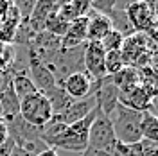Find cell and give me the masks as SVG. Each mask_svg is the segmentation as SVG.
<instances>
[{"instance_id": "obj_19", "label": "cell", "mask_w": 158, "mask_h": 156, "mask_svg": "<svg viewBox=\"0 0 158 156\" xmlns=\"http://www.w3.org/2000/svg\"><path fill=\"white\" fill-rule=\"evenodd\" d=\"M126 67L124 58L120 54V50H111L104 54V74L106 76H115Z\"/></svg>"}, {"instance_id": "obj_11", "label": "cell", "mask_w": 158, "mask_h": 156, "mask_svg": "<svg viewBox=\"0 0 158 156\" xmlns=\"http://www.w3.org/2000/svg\"><path fill=\"white\" fill-rule=\"evenodd\" d=\"M86 27H88V16L72 20L69 23V29L65 32V36L61 38V49L69 50L85 45L86 43Z\"/></svg>"}, {"instance_id": "obj_21", "label": "cell", "mask_w": 158, "mask_h": 156, "mask_svg": "<svg viewBox=\"0 0 158 156\" xmlns=\"http://www.w3.org/2000/svg\"><path fill=\"white\" fill-rule=\"evenodd\" d=\"M16 61V49L9 43H0V72L9 70Z\"/></svg>"}, {"instance_id": "obj_15", "label": "cell", "mask_w": 158, "mask_h": 156, "mask_svg": "<svg viewBox=\"0 0 158 156\" xmlns=\"http://www.w3.org/2000/svg\"><path fill=\"white\" fill-rule=\"evenodd\" d=\"M43 95L47 97V101H49V104H50L52 117H54V115H61V113L74 102V99H70L69 95H67V92L59 86V84L54 86L52 90H49L47 93H43Z\"/></svg>"}, {"instance_id": "obj_17", "label": "cell", "mask_w": 158, "mask_h": 156, "mask_svg": "<svg viewBox=\"0 0 158 156\" xmlns=\"http://www.w3.org/2000/svg\"><path fill=\"white\" fill-rule=\"evenodd\" d=\"M140 133H142V138L158 142V118H156L155 113H151V111H142Z\"/></svg>"}, {"instance_id": "obj_26", "label": "cell", "mask_w": 158, "mask_h": 156, "mask_svg": "<svg viewBox=\"0 0 158 156\" xmlns=\"http://www.w3.org/2000/svg\"><path fill=\"white\" fill-rule=\"evenodd\" d=\"M9 156H32V154H31V153H27L25 149H22V147L15 146V147H13V149H11Z\"/></svg>"}, {"instance_id": "obj_18", "label": "cell", "mask_w": 158, "mask_h": 156, "mask_svg": "<svg viewBox=\"0 0 158 156\" xmlns=\"http://www.w3.org/2000/svg\"><path fill=\"white\" fill-rule=\"evenodd\" d=\"M67 29H69V22L63 18L58 11H54V13L49 14V18H47V22H45V29L43 31H47V32L58 36V38H63L65 32H67Z\"/></svg>"}, {"instance_id": "obj_16", "label": "cell", "mask_w": 158, "mask_h": 156, "mask_svg": "<svg viewBox=\"0 0 158 156\" xmlns=\"http://www.w3.org/2000/svg\"><path fill=\"white\" fill-rule=\"evenodd\" d=\"M9 74H11V81H13V90H15L18 101H23L25 97L34 95L38 92L34 88V84H32V81L29 79L27 72H9Z\"/></svg>"}, {"instance_id": "obj_4", "label": "cell", "mask_w": 158, "mask_h": 156, "mask_svg": "<svg viewBox=\"0 0 158 156\" xmlns=\"http://www.w3.org/2000/svg\"><path fill=\"white\" fill-rule=\"evenodd\" d=\"M117 144L118 142L115 140L110 117L106 113H102L97 106V113H95L94 122H92L90 131H88V147L111 156L113 151H115V147H117Z\"/></svg>"}, {"instance_id": "obj_20", "label": "cell", "mask_w": 158, "mask_h": 156, "mask_svg": "<svg viewBox=\"0 0 158 156\" xmlns=\"http://www.w3.org/2000/svg\"><path fill=\"white\" fill-rule=\"evenodd\" d=\"M128 147L135 156H158V142H153V140L142 138L137 144L128 146Z\"/></svg>"}, {"instance_id": "obj_27", "label": "cell", "mask_w": 158, "mask_h": 156, "mask_svg": "<svg viewBox=\"0 0 158 156\" xmlns=\"http://www.w3.org/2000/svg\"><path fill=\"white\" fill-rule=\"evenodd\" d=\"M36 156H58V151H54V149H45V151H41L40 154Z\"/></svg>"}, {"instance_id": "obj_8", "label": "cell", "mask_w": 158, "mask_h": 156, "mask_svg": "<svg viewBox=\"0 0 158 156\" xmlns=\"http://www.w3.org/2000/svg\"><path fill=\"white\" fill-rule=\"evenodd\" d=\"M95 108H97V97H95V93H92V95H88L85 99L74 101L61 115H54L52 118L61 122V124H65V126H70V124L77 122L81 118H85L86 115H90Z\"/></svg>"}, {"instance_id": "obj_3", "label": "cell", "mask_w": 158, "mask_h": 156, "mask_svg": "<svg viewBox=\"0 0 158 156\" xmlns=\"http://www.w3.org/2000/svg\"><path fill=\"white\" fill-rule=\"evenodd\" d=\"M97 113V108L86 115L85 118H81L77 122L67 126L65 133L59 137V140L56 142L54 146V151L58 149H63V151H69V153H83L88 149V131H90V126L94 122V117Z\"/></svg>"}, {"instance_id": "obj_1", "label": "cell", "mask_w": 158, "mask_h": 156, "mask_svg": "<svg viewBox=\"0 0 158 156\" xmlns=\"http://www.w3.org/2000/svg\"><path fill=\"white\" fill-rule=\"evenodd\" d=\"M108 117L113 127L115 140L120 146H133L138 140H142V133H140L142 111H135L118 102Z\"/></svg>"}, {"instance_id": "obj_22", "label": "cell", "mask_w": 158, "mask_h": 156, "mask_svg": "<svg viewBox=\"0 0 158 156\" xmlns=\"http://www.w3.org/2000/svg\"><path fill=\"white\" fill-rule=\"evenodd\" d=\"M101 43V47H102V50L104 52H111V50H120V47H122V43H124V36L118 32V31L111 29L104 36V38L99 41Z\"/></svg>"}, {"instance_id": "obj_6", "label": "cell", "mask_w": 158, "mask_h": 156, "mask_svg": "<svg viewBox=\"0 0 158 156\" xmlns=\"http://www.w3.org/2000/svg\"><path fill=\"white\" fill-rule=\"evenodd\" d=\"M104 50L99 41H86L85 54H83V68L94 83H97L104 77Z\"/></svg>"}, {"instance_id": "obj_12", "label": "cell", "mask_w": 158, "mask_h": 156, "mask_svg": "<svg viewBox=\"0 0 158 156\" xmlns=\"http://www.w3.org/2000/svg\"><path fill=\"white\" fill-rule=\"evenodd\" d=\"M59 4H56V2H36L34 4V9H32V13H31L29 20H27V29L32 32V34H38V32H41V31L45 29V22H47V18H49L50 13H54V11H58Z\"/></svg>"}, {"instance_id": "obj_25", "label": "cell", "mask_w": 158, "mask_h": 156, "mask_svg": "<svg viewBox=\"0 0 158 156\" xmlns=\"http://www.w3.org/2000/svg\"><path fill=\"white\" fill-rule=\"evenodd\" d=\"M13 147H15V142L9 138L4 146H0V156H9V153H11V149H13Z\"/></svg>"}, {"instance_id": "obj_2", "label": "cell", "mask_w": 158, "mask_h": 156, "mask_svg": "<svg viewBox=\"0 0 158 156\" xmlns=\"http://www.w3.org/2000/svg\"><path fill=\"white\" fill-rule=\"evenodd\" d=\"M126 20L131 25L133 32H142L148 38L155 41V29H156V14H158V2H131L124 6Z\"/></svg>"}, {"instance_id": "obj_28", "label": "cell", "mask_w": 158, "mask_h": 156, "mask_svg": "<svg viewBox=\"0 0 158 156\" xmlns=\"http://www.w3.org/2000/svg\"><path fill=\"white\" fill-rule=\"evenodd\" d=\"M2 77H4V72H0V83H2Z\"/></svg>"}, {"instance_id": "obj_7", "label": "cell", "mask_w": 158, "mask_h": 156, "mask_svg": "<svg viewBox=\"0 0 158 156\" xmlns=\"http://www.w3.org/2000/svg\"><path fill=\"white\" fill-rule=\"evenodd\" d=\"M27 76H29V79L32 81L34 88L40 93H47L49 90L58 86L52 72L36 58V54L31 49H29V56H27Z\"/></svg>"}, {"instance_id": "obj_5", "label": "cell", "mask_w": 158, "mask_h": 156, "mask_svg": "<svg viewBox=\"0 0 158 156\" xmlns=\"http://www.w3.org/2000/svg\"><path fill=\"white\" fill-rule=\"evenodd\" d=\"M18 115L22 117L23 122H27L32 127H43L50 118H52V109L47 97L43 93L36 92L34 95H29L23 101H20Z\"/></svg>"}, {"instance_id": "obj_9", "label": "cell", "mask_w": 158, "mask_h": 156, "mask_svg": "<svg viewBox=\"0 0 158 156\" xmlns=\"http://www.w3.org/2000/svg\"><path fill=\"white\" fill-rule=\"evenodd\" d=\"M20 109V101L13 90V81H11V74L6 70L4 77L0 83V117L2 120H9V118L16 117Z\"/></svg>"}, {"instance_id": "obj_14", "label": "cell", "mask_w": 158, "mask_h": 156, "mask_svg": "<svg viewBox=\"0 0 158 156\" xmlns=\"http://www.w3.org/2000/svg\"><path fill=\"white\" fill-rule=\"evenodd\" d=\"M90 2L86 0H72V2H63L59 4L58 7V13L67 20V22H72V20H77V18H83V16H88L90 13Z\"/></svg>"}, {"instance_id": "obj_23", "label": "cell", "mask_w": 158, "mask_h": 156, "mask_svg": "<svg viewBox=\"0 0 158 156\" xmlns=\"http://www.w3.org/2000/svg\"><path fill=\"white\" fill-rule=\"evenodd\" d=\"M9 140V127L4 120H0V146H4Z\"/></svg>"}, {"instance_id": "obj_13", "label": "cell", "mask_w": 158, "mask_h": 156, "mask_svg": "<svg viewBox=\"0 0 158 156\" xmlns=\"http://www.w3.org/2000/svg\"><path fill=\"white\" fill-rule=\"evenodd\" d=\"M111 31V22L110 18L97 14V13H90L88 16V27H86V41H101Z\"/></svg>"}, {"instance_id": "obj_24", "label": "cell", "mask_w": 158, "mask_h": 156, "mask_svg": "<svg viewBox=\"0 0 158 156\" xmlns=\"http://www.w3.org/2000/svg\"><path fill=\"white\" fill-rule=\"evenodd\" d=\"M111 156H135V154L129 151L128 146H120V144H117V147H115V151H113Z\"/></svg>"}, {"instance_id": "obj_10", "label": "cell", "mask_w": 158, "mask_h": 156, "mask_svg": "<svg viewBox=\"0 0 158 156\" xmlns=\"http://www.w3.org/2000/svg\"><path fill=\"white\" fill-rule=\"evenodd\" d=\"M61 88L74 101H79V99H85V97H88V95H92V93H95L94 81L85 72H74V74H70L69 77L61 83Z\"/></svg>"}, {"instance_id": "obj_29", "label": "cell", "mask_w": 158, "mask_h": 156, "mask_svg": "<svg viewBox=\"0 0 158 156\" xmlns=\"http://www.w3.org/2000/svg\"><path fill=\"white\" fill-rule=\"evenodd\" d=\"M0 120H2V117H0Z\"/></svg>"}, {"instance_id": "obj_30", "label": "cell", "mask_w": 158, "mask_h": 156, "mask_svg": "<svg viewBox=\"0 0 158 156\" xmlns=\"http://www.w3.org/2000/svg\"><path fill=\"white\" fill-rule=\"evenodd\" d=\"M58 156H59V154H58Z\"/></svg>"}]
</instances>
